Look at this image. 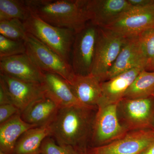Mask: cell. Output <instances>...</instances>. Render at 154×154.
Here are the masks:
<instances>
[{"mask_svg":"<svg viewBox=\"0 0 154 154\" xmlns=\"http://www.w3.org/2000/svg\"><path fill=\"white\" fill-rule=\"evenodd\" d=\"M1 74L29 82L42 84L44 74L27 54L0 58Z\"/></svg>","mask_w":154,"mask_h":154,"instance_id":"14","label":"cell"},{"mask_svg":"<svg viewBox=\"0 0 154 154\" xmlns=\"http://www.w3.org/2000/svg\"><path fill=\"white\" fill-rule=\"evenodd\" d=\"M17 113L0 124V150L5 154H12L15 145L21 135L28 130L36 128L22 119Z\"/></svg>","mask_w":154,"mask_h":154,"instance_id":"19","label":"cell"},{"mask_svg":"<svg viewBox=\"0 0 154 154\" xmlns=\"http://www.w3.org/2000/svg\"><path fill=\"white\" fill-rule=\"evenodd\" d=\"M30 15L25 1L0 0V21L18 19L23 22Z\"/></svg>","mask_w":154,"mask_h":154,"instance_id":"22","label":"cell"},{"mask_svg":"<svg viewBox=\"0 0 154 154\" xmlns=\"http://www.w3.org/2000/svg\"><path fill=\"white\" fill-rule=\"evenodd\" d=\"M118 104L97 107L92 134L94 146L110 143L122 137L129 131L119 121Z\"/></svg>","mask_w":154,"mask_h":154,"instance_id":"7","label":"cell"},{"mask_svg":"<svg viewBox=\"0 0 154 154\" xmlns=\"http://www.w3.org/2000/svg\"><path fill=\"white\" fill-rule=\"evenodd\" d=\"M12 104L7 89L2 82L0 81V105Z\"/></svg>","mask_w":154,"mask_h":154,"instance_id":"28","label":"cell"},{"mask_svg":"<svg viewBox=\"0 0 154 154\" xmlns=\"http://www.w3.org/2000/svg\"><path fill=\"white\" fill-rule=\"evenodd\" d=\"M154 142V130L131 131L104 145L86 150L87 154H140Z\"/></svg>","mask_w":154,"mask_h":154,"instance_id":"8","label":"cell"},{"mask_svg":"<svg viewBox=\"0 0 154 154\" xmlns=\"http://www.w3.org/2000/svg\"><path fill=\"white\" fill-rule=\"evenodd\" d=\"M98 33V27L90 23L76 33L71 53V66L75 74H91Z\"/></svg>","mask_w":154,"mask_h":154,"instance_id":"6","label":"cell"},{"mask_svg":"<svg viewBox=\"0 0 154 154\" xmlns=\"http://www.w3.org/2000/svg\"><path fill=\"white\" fill-rule=\"evenodd\" d=\"M43 72L44 78L42 85L45 96L53 101L59 108L70 106L89 108L78 100L69 84L63 78L56 74Z\"/></svg>","mask_w":154,"mask_h":154,"instance_id":"15","label":"cell"},{"mask_svg":"<svg viewBox=\"0 0 154 154\" xmlns=\"http://www.w3.org/2000/svg\"><path fill=\"white\" fill-rule=\"evenodd\" d=\"M140 154H154V142L142 152Z\"/></svg>","mask_w":154,"mask_h":154,"instance_id":"30","label":"cell"},{"mask_svg":"<svg viewBox=\"0 0 154 154\" xmlns=\"http://www.w3.org/2000/svg\"><path fill=\"white\" fill-rule=\"evenodd\" d=\"M79 154H87L86 149L79 150Z\"/></svg>","mask_w":154,"mask_h":154,"instance_id":"32","label":"cell"},{"mask_svg":"<svg viewBox=\"0 0 154 154\" xmlns=\"http://www.w3.org/2000/svg\"><path fill=\"white\" fill-rule=\"evenodd\" d=\"M85 8L89 22L98 28H105L134 7L128 0H86Z\"/></svg>","mask_w":154,"mask_h":154,"instance_id":"12","label":"cell"},{"mask_svg":"<svg viewBox=\"0 0 154 154\" xmlns=\"http://www.w3.org/2000/svg\"><path fill=\"white\" fill-rule=\"evenodd\" d=\"M86 0H27L30 13L50 25L79 33L89 22Z\"/></svg>","mask_w":154,"mask_h":154,"instance_id":"1","label":"cell"},{"mask_svg":"<svg viewBox=\"0 0 154 154\" xmlns=\"http://www.w3.org/2000/svg\"><path fill=\"white\" fill-rule=\"evenodd\" d=\"M28 32L23 22L18 19L0 21V35L16 41H25Z\"/></svg>","mask_w":154,"mask_h":154,"instance_id":"23","label":"cell"},{"mask_svg":"<svg viewBox=\"0 0 154 154\" xmlns=\"http://www.w3.org/2000/svg\"><path fill=\"white\" fill-rule=\"evenodd\" d=\"M19 113L20 112L19 109L13 104L0 105V124Z\"/></svg>","mask_w":154,"mask_h":154,"instance_id":"27","label":"cell"},{"mask_svg":"<svg viewBox=\"0 0 154 154\" xmlns=\"http://www.w3.org/2000/svg\"><path fill=\"white\" fill-rule=\"evenodd\" d=\"M118 111L128 131L148 129L154 119V96L123 99L119 103Z\"/></svg>","mask_w":154,"mask_h":154,"instance_id":"9","label":"cell"},{"mask_svg":"<svg viewBox=\"0 0 154 154\" xmlns=\"http://www.w3.org/2000/svg\"><path fill=\"white\" fill-rule=\"evenodd\" d=\"M138 36L147 61L148 67L154 62V28L146 29Z\"/></svg>","mask_w":154,"mask_h":154,"instance_id":"25","label":"cell"},{"mask_svg":"<svg viewBox=\"0 0 154 154\" xmlns=\"http://www.w3.org/2000/svg\"><path fill=\"white\" fill-rule=\"evenodd\" d=\"M51 136L49 125L28 130L19 138L12 154H40L43 140Z\"/></svg>","mask_w":154,"mask_h":154,"instance_id":"20","label":"cell"},{"mask_svg":"<svg viewBox=\"0 0 154 154\" xmlns=\"http://www.w3.org/2000/svg\"><path fill=\"white\" fill-rule=\"evenodd\" d=\"M23 23L28 33L69 63L76 34L74 31L53 26L32 14Z\"/></svg>","mask_w":154,"mask_h":154,"instance_id":"3","label":"cell"},{"mask_svg":"<svg viewBox=\"0 0 154 154\" xmlns=\"http://www.w3.org/2000/svg\"><path fill=\"white\" fill-rule=\"evenodd\" d=\"M42 154H79L78 149L72 146L60 145L56 143L50 137L43 140L41 147Z\"/></svg>","mask_w":154,"mask_h":154,"instance_id":"26","label":"cell"},{"mask_svg":"<svg viewBox=\"0 0 154 154\" xmlns=\"http://www.w3.org/2000/svg\"><path fill=\"white\" fill-rule=\"evenodd\" d=\"M1 154H4V153H3L2 152H1Z\"/></svg>","mask_w":154,"mask_h":154,"instance_id":"33","label":"cell"},{"mask_svg":"<svg viewBox=\"0 0 154 154\" xmlns=\"http://www.w3.org/2000/svg\"><path fill=\"white\" fill-rule=\"evenodd\" d=\"M24 41L12 40L0 35V58L26 53Z\"/></svg>","mask_w":154,"mask_h":154,"instance_id":"24","label":"cell"},{"mask_svg":"<svg viewBox=\"0 0 154 154\" xmlns=\"http://www.w3.org/2000/svg\"><path fill=\"white\" fill-rule=\"evenodd\" d=\"M0 81L7 89L12 104L21 113L33 102L46 97L42 84L25 82L2 74Z\"/></svg>","mask_w":154,"mask_h":154,"instance_id":"11","label":"cell"},{"mask_svg":"<svg viewBox=\"0 0 154 154\" xmlns=\"http://www.w3.org/2000/svg\"><path fill=\"white\" fill-rule=\"evenodd\" d=\"M93 110L78 106L60 108L49 125L51 136L58 144L72 146L77 149L81 148L92 134Z\"/></svg>","mask_w":154,"mask_h":154,"instance_id":"2","label":"cell"},{"mask_svg":"<svg viewBox=\"0 0 154 154\" xmlns=\"http://www.w3.org/2000/svg\"><path fill=\"white\" fill-rule=\"evenodd\" d=\"M130 5L137 8H144L153 5L154 0H128Z\"/></svg>","mask_w":154,"mask_h":154,"instance_id":"29","label":"cell"},{"mask_svg":"<svg viewBox=\"0 0 154 154\" xmlns=\"http://www.w3.org/2000/svg\"><path fill=\"white\" fill-rule=\"evenodd\" d=\"M152 96H154V71L143 69L133 82L124 99H145Z\"/></svg>","mask_w":154,"mask_h":154,"instance_id":"21","label":"cell"},{"mask_svg":"<svg viewBox=\"0 0 154 154\" xmlns=\"http://www.w3.org/2000/svg\"><path fill=\"white\" fill-rule=\"evenodd\" d=\"M142 68L132 69L101 82L102 96L97 107L119 103L124 99L128 88Z\"/></svg>","mask_w":154,"mask_h":154,"instance_id":"16","label":"cell"},{"mask_svg":"<svg viewBox=\"0 0 154 154\" xmlns=\"http://www.w3.org/2000/svg\"><path fill=\"white\" fill-rule=\"evenodd\" d=\"M78 100L86 107L94 109L102 96L101 82L93 75L75 74L69 82Z\"/></svg>","mask_w":154,"mask_h":154,"instance_id":"17","label":"cell"},{"mask_svg":"<svg viewBox=\"0 0 154 154\" xmlns=\"http://www.w3.org/2000/svg\"><path fill=\"white\" fill-rule=\"evenodd\" d=\"M152 28H154V4L144 8H133L104 28L129 37Z\"/></svg>","mask_w":154,"mask_h":154,"instance_id":"10","label":"cell"},{"mask_svg":"<svg viewBox=\"0 0 154 154\" xmlns=\"http://www.w3.org/2000/svg\"><path fill=\"white\" fill-rule=\"evenodd\" d=\"M146 70L149 71H154V62L151 64Z\"/></svg>","mask_w":154,"mask_h":154,"instance_id":"31","label":"cell"},{"mask_svg":"<svg viewBox=\"0 0 154 154\" xmlns=\"http://www.w3.org/2000/svg\"><path fill=\"white\" fill-rule=\"evenodd\" d=\"M127 37L106 28H98V36L91 74L102 82L113 65Z\"/></svg>","mask_w":154,"mask_h":154,"instance_id":"4","label":"cell"},{"mask_svg":"<svg viewBox=\"0 0 154 154\" xmlns=\"http://www.w3.org/2000/svg\"><path fill=\"white\" fill-rule=\"evenodd\" d=\"M147 66V61L138 35L127 37L116 60L107 72L105 81L132 69H146Z\"/></svg>","mask_w":154,"mask_h":154,"instance_id":"13","label":"cell"},{"mask_svg":"<svg viewBox=\"0 0 154 154\" xmlns=\"http://www.w3.org/2000/svg\"><path fill=\"white\" fill-rule=\"evenodd\" d=\"M59 107L46 97L38 99L21 113V117L28 124L39 127L49 125L55 117Z\"/></svg>","mask_w":154,"mask_h":154,"instance_id":"18","label":"cell"},{"mask_svg":"<svg viewBox=\"0 0 154 154\" xmlns=\"http://www.w3.org/2000/svg\"><path fill=\"white\" fill-rule=\"evenodd\" d=\"M25 42L26 53L42 72L58 75L68 83L71 81L75 73L69 63L30 33Z\"/></svg>","mask_w":154,"mask_h":154,"instance_id":"5","label":"cell"}]
</instances>
